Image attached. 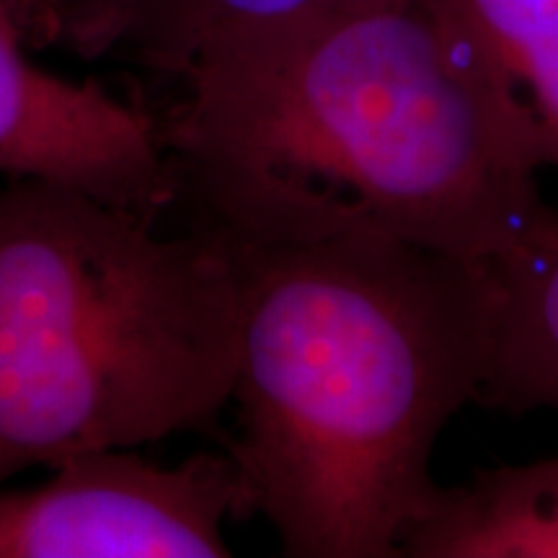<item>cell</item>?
Wrapping results in <instances>:
<instances>
[{
  "label": "cell",
  "instance_id": "1",
  "mask_svg": "<svg viewBox=\"0 0 558 558\" xmlns=\"http://www.w3.org/2000/svg\"><path fill=\"white\" fill-rule=\"evenodd\" d=\"M158 135L190 226L393 239L469 264L541 205L538 130L448 0H349L215 47Z\"/></svg>",
  "mask_w": 558,
  "mask_h": 558
},
{
  "label": "cell",
  "instance_id": "2",
  "mask_svg": "<svg viewBox=\"0 0 558 558\" xmlns=\"http://www.w3.org/2000/svg\"><path fill=\"white\" fill-rule=\"evenodd\" d=\"M228 241L235 520H267L290 558H401L439 492L437 439L486 378L484 264L375 235Z\"/></svg>",
  "mask_w": 558,
  "mask_h": 558
},
{
  "label": "cell",
  "instance_id": "3",
  "mask_svg": "<svg viewBox=\"0 0 558 558\" xmlns=\"http://www.w3.org/2000/svg\"><path fill=\"white\" fill-rule=\"evenodd\" d=\"M239 357L218 230L41 179L0 184V486L29 469L213 432Z\"/></svg>",
  "mask_w": 558,
  "mask_h": 558
},
{
  "label": "cell",
  "instance_id": "4",
  "mask_svg": "<svg viewBox=\"0 0 558 558\" xmlns=\"http://www.w3.org/2000/svg\"><path fill=\"white\" fill-rule=\"evenodd\" d=\"M239 499L228 452L179 465L137 450L94 452L37 486H0V558H222Z\"/></svg>",
  "mask_w": 558,
  "mask_h": 558
},
{
  "label": "cell",
  "instance_id": "5",
  "mask_svg": "<svg viewBox=\"0 0 558 558\" xmlns=\"http://www.w3.org/2000/svg\"><path fill=\"white\" fill-rule=\"evenodd\" d=\"M11 0H0V177L41 179L163 218L177 181L158 117L99 81H70L29 58Z\"/></svg>",
  "mask_w": 558,
  "mask_h": 558
},
{
  "label": "cell",
  "instance_id": "6",
  "mask_svg": "<svg viewBox=\"0 0 558 558\" xmlns=\"http://www.w3.org/2000/svg\"><path fill=\"white\" fill-rule=\"evenodd\" d=\"M349 0H58L39 50L120 60L179 81L215 47Z\"/></svg>",
  "mask_w": 558,
  "mask_h": 558
},
{
  "label": "cell",
  "instance_id": "7",
  "mask_svg": "<svg viewBox=\"0 0 558 558\" xmlns=\"http://www.w3.org/2000/svg\"><path fill=\"white\" fill-rule=\"evenodd\" d=\"M484 269L492 339L476 401L509 414H558V207L543 199Z\"/></svg>",
  "mask_w": 558,
  "mask_h": 558
},
{
  "label": "cell",
  "instance_id": "8",
  "mask_svg": "<svg viewBox=\"0 0 558 558\" xmlns=\"http://www.w3.org/2000/svg\"><path fill=\"white\" fill-rule=\"evenodd\" d=\"M558 558V456L439 486L401 558Z\"/></svg>",
  "mask_w": 558,
  "mask_h": 558
},
{
  "label": "cell",
  "instance_id": "9",
  "mask_svg": "<svg viewBox=\"0 0 558 558\" xmlns=\"http://www.w3.org/2000/svg\"><path fill=\"white\" fill-rule=\"evenodd\" d=\"M525 99L543 169H558V0H448Z\"/></svg>",
  "mask_w": 558,
  "mask_h": 558
},
{
  "label": "cell",
  "instance_id": "10",
  "mask_svg": "<svg viewBox=\"0 0 558 558\" xmlns=\"http://www.w3.org/2000/svg\"><path fill=\"white\" fill-rule=\"evenodd\" d=\"M11 3L13 11H16L21 32H24L26 37V45H29L32 50H39L41 32H45L47 19H50L58 0H11Z\"/></svg>",
  "mask_w": 558,
  "mask_h": 558
}]
</instances>
